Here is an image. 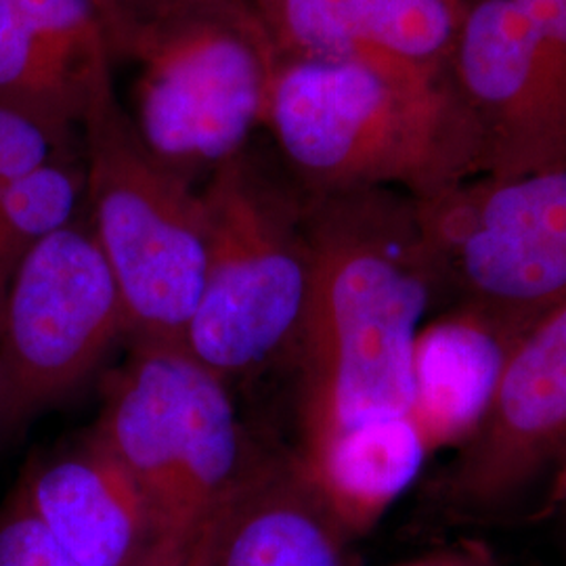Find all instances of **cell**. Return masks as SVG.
<instances>
[{"instance_id":"obj_1","label":"cell","mask_w":566,"mask_h":566,"mask_svg":"<svg viewBox=\"0 0 566 566\" xmlns=\"http://www.w3.org/2000/svg\"><path fill=\"white\" fill-rule=\"evenodd\" d=\"M304 227L311 294L294 357L303 439L407 413L413 343L443 301L416 200L390 187L304 191Z\"/></svg>"},{"instance_id":"obj_2","label":"cell","mask_w":566,"mask_h":566,"mask_svg":"<svg viewBox=\"0 0 566 566\" xmlns=\"http://www.w3.org/2000/svg\"><path fill=\"white\" fill-rule=\"evenodd\" d=\"M264 128L308 193L390 187L426 200L483 175L481 143L449 72L277 61Z\"/></svg>"},{"instance_id":"obj_3","label":"cell","mask_w":566,"mask_h":566,"mask_svg":"<svg viewBox=\"0 0 566 566\" xmlns=\"http://www.w3.org/2000/svg\"><path fill=\"white\" fill-rule=\"evenodd\" d=\"M200 196L206 275L182 344L229 382L296 357L311 294L304 191L245 147Z\"/></svg>"},{"instance_id":"obj_4","label":"cell","mask_w":566,"mask_h":566,"mask_svg":"<svg viewBox=\"0 0 566 566\" xmlns=\"http://www.w3.org/2000/svg\"><path fill=\"white\" fill-rule=\"evenodd\" d=\"M109 36L114 63L137 65L128 116L142 142L187 181L240 156L264 126L277 57L252 2L156 20L109 7Z\"/></svg>"},{"instance_id":"obj_5","label":"cell","mask_w":566,"mask_h":566,"mask_svg":"<svg viewBox=\"0 0 566 566\" xmlns=\"http://www.w3.org/2000/svg\"><path fill=\"white\" fill-rule=\"evenodd\" d=\"M88 223L120 292L133 343H182L202 294V196L142 142L114 74L82 118Z\"/></svg>"},{"instance_id":"obj_6","label":"cell","mask_w":566,"mask_h":566,"mask_svg":"<svg viewBox=\"0 0 566 566\" xmlns=\"http://www.w3.org/2000/svg\"><path fill=\"white\" fill-rule=\"evenodd\" d=\"M93 430L163 533L214 514L263 458L245 439L229 382L182 343H133Z\"/></svg>"},{"instance_id":"obj_7","label":"cell","mask_w":566,"mask_h":566,"mask_svg":"<svg viewBox=\"0 0 566 566\" xmlns=\"http://www.w3.org/2000/svg\"><path fill=\"white\" fill-rule=\"evenodd\" d=\"M416 206L447 304L525 332L566 303V168L474 177Z\"/></svg>"},{"instance_id":"obj_8","label":"cell","mask_w":566,"mask_h":566,"mask_svg":"<svg viewBox=\"0 0 566 566\" xmlns=\"http://www.w3.org/2000/svg\"><path fill=\"white\" fill-rule=\"evenodd\" d=\"M122 336L120 292L88 219L34 245L0 306L2 437L78 390Z\"/></svg>"},{"instance_id":"obj_9","label":"cell","mask_w":566,"mask_h":566,"mask_svg":"<svg viewBox=\"0 0 566 566\" xmlns=\"http://www.w3.org/2000/svg\"><path fill=\"white\" fill-rule=\"evenodd\" d=\"M447 72L481 143V177L566 168V53L518 0H468Z\"/></svg>"},{"instance_id":"obj_10","label":"cell","mask_w":566,"mask_h":566,"mask_svg":"<svg viewBox=\"0 0 566 566\" xmlns=\"http://www.w3.org/2000/svg\"><path fill=\"white\" fill-rule=\"evenodd\" d=\"M566 470V303L514 344L485 424L453 453L439 483L449 512L500 514Z\"/></svg>"},{"instance_id":"obj_11","label":"cell","mask_w":566,"mask_h":566,"mask_svg":"<svg viewBox=\"0 0 566 566\" xmlns=\"http://www.w3.org/2000/svg\"><path fill=\"white\" fill-rule=\"evenodd\" d=\"M468 0H252L277 61H369L443 76Z\"/></svg>"},{"instance_id":"obj_12","label":"cell","mask_w":566,"mask_h":566,"mask_svg":"<svg viewBox=\"0 0 566 566\" xmlns=\"http://www.w3.org/2000/svg\"><path fill=\"white\" fill-rule=\"evenodd\" d=\"M13 497L81 566H133L163 535L142 489L95 430L41 460Z\"/></svg>"},{"instance_id":"obj_13","label":"cell","mask_w":566,"mask_h":566,"mask_svg":"<svg viewBox=\"0 0 566 566\" xmlns=\"http://www.w3.org/2000/svg\"><path fill=\"white\" fill-rule=\"evenodd\" d=\"M112 74L107 0H0V102L82 128Z\"/></svg>"},{"instance_id":"obj_14","label":"cell","mask_w":566,"mask_h":566,"mask_svg":"<svg viewBox=\"0 0 566 566\" xmlns=\"http://www.w3.org/2000/svg\"><path fill=\"white\" fill-rule=\"evenodd\" d=\"M521 334L462 304L422 324L411 350L407 413L430 455L460 451L485 424Z\"/></svg>"},{"instance_id":"obj_15","label":"cell","mask_w":566,"mask_h":566,"mask_svg":"<svg viewBox=\"0 0 566 566\" xmlns=\"http://www.w3.org/2000/svg\"><path fill=\"white\" fill-rule=\"evenodd\" d=\"M348 546L296 453H275L224 504L210 566H350Z\"/></svg>"},{"instance_id":"obj_16","label":"cell","mask_w":566,"mask_h":566,"mask_svg":"<svg viewBox=\"0 0 566 566\" xmlns=\"http://www.w3.org/2000/svg\"><path fill=\"white\" fill-rule=\"evenodd\" d=\"M296 458L327 514L355 542L416 483L430 451L409 413H399L306 437Z\"/></svg>"},{"instance_id":"obj_17","label":"cell","mask_w":566,"mask_h":566,"mask_svg":"<svg viewBox=\"0 0 566 566\" xmlns=\"http://www.w3.org/2000/svg\"><path fill=\"white\" fill-rule=\"evenodd\" d=\"M84 203V156L60 158L0 185V306L21 259L49 235L78 221Z\"/></svg>"},{"instance_id":"obj_18","label":"cell","mask_w":566,"mask_h":566,"mask_svg":"<svg viewBox=\"0 0 566 566\" xmlns=\"http://www.w3.org/2000/svg\"><path fill=\"white\" fill-rule=\"evenodd\" d=\"M82 128L63 126L13 103L0 102V185L60 158L78 156Z\"/></svg>"},{"instance_id":"obj_19","label":"cell","mask_w":566,"mask_h":566,"mask_svg":"<svg viewBox=\"0 0 566 566\" xmlns=\"http://www.w3.org/2000/svg\"><path fill=\"white\" fill-rule=\"evenodd\" d=\"M0 566H81L20 500L0 512Z\"/></svg>"},{"instance_id":"obj_20","label":"cell","mask_w":566,"mask_h":566,"mask_svg":"<svg viewBox=\"0 0 566 566\" xmlns=\"http://www.w3.org/2000/svg\"><path fill=\"white\" fill-rule=\"evenodd\" d=\"M223 510L196 525L166 531L133 566H210Z\"/></svg>"},{"instance_id":"obj_21","label":"cell","mask_w":566,"mask_h":566,"mask_svg":"<svg viewBox=\"0 0 566 566\" xmlns=\"http://www.w3.org/2000/svg\"><path fill=\"white\" fill-rule=\"evenodd\" d=\"M399 566H500V560L483 542L462 539L449 546L437 547L424 556H418Z\"/></svg>"},{"instance_id":"obj_22","label":"cell","mask_w":566,"mask_h":566,"mask_svg":"<svg viewBox=\"0 0 566 566\" xmlns=\"http://www.w3.org/2000/svg\"><path fill=\"white\" fill-rule=\"evenodd\" d=\"M109 7L130 20H156L189 9H202L227 2H252V0H107Z\"/></svg>"},{"instance_id":"obj_23","label":"cell","mask_w":566,"mask_h":566,"mask_svg":"<svg viewBox=\"0 0 566 566\" xmlns=\"http://www.w3.org/2000/svg\"><path fill=\"white\" fill-rule=\"evenodd\" d=\"M0 439H2V428H0Z\"/></svg>"}]
</instances>
